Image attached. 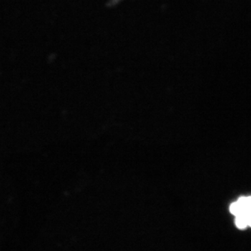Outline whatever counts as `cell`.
<instances>
[{
    "mask_svg": "<svg viewBox=\"0 0 251 251\" xmlns=\"http://www.w3.org/2000/svg\"><path fill=\"white\" fill-rule=\"evenodd\" d=\"M235 225L239 229H246L249 226L247 214H240L235 216Z\"/></svg>",
    "mask_w": 251,
    "mask_h": 251,
    "instance_id": "cell-1",
    "label": "cell"
},
{
    "mask_svg": "<svg viewBox=\"0 0 251 251\" xmlns=\"http://www.w3.org/2000/svg\"><path fill=\"white\" fill-rule=\"evenodd\" d=\"M246 209L247 212H251V196L246 197Z\"/></svg>",
    "mask_w": 251,
    "mask_h": 251,
    "instance_id": "cell-2",
    "label": "cell"
},
{
    "mask_svg": "<svg viewBox=\"0 0 251 251\" xmlns=\"http://www.w3.org/2000/svg\"><path fill=\"white\" fill-rule=\"evenodd\" d=\"M247 216H248V224H249V227H251V212L248 213Z\"/></svg>",
    "mask_w": 251,
    "mask_h": 251,
    "instance_id": "cell-3",
    "label": "cell"
}]
</instances>
